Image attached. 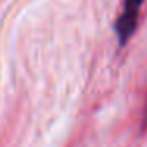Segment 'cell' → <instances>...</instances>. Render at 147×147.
Instances as JSON below:
<instances>
[{"label":"cell","mask_w":147,"mask_h":147,"mask_svg":"<svg viewBox=\"0 0 147 147\" xmlns=\"http://www.w3.org/2000/svg\"><path fill=\"white\" fill-rule=\"evenodd\" d=\"M142 2L144 0H125L123 2V10L115 22V33H117L120 45H125L136 30Z\"/></svg>","instance_id":"obj_1"}]
</instances>
